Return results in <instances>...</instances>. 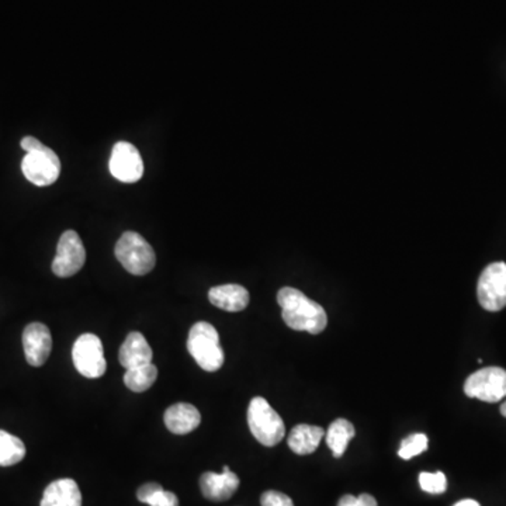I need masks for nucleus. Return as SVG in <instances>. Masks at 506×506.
Returning a JSON list of instances; mask_svg holds the SVG:
<instances>
[{
  "label": "nucleus",
  "instance_id": "nucleus-1",
  "mask_svg": "<svg viewBox=\"0 0 506 506\" xmlns=\"http://www.w3.org/2000/svg\"><path fill=\"white\" fill-rule=\"evenodd\" d=\"M283 321L288 328L318 335L328 325V316L321 304L308 298L297 288L285 287L277 293Z\"/></svg>",
  "mask_w": 506,
  "mask_h": 506
},
{
  "label": "nucleus",
  "instance_id": "nucleus-2",
  "mask_svg": "<svg viewBox=\"0 0 506 506\" xmlns=\"http://www.w3.org/2000/svg\"><path fill=\"white\" fill-rule=\"evenodd\" d=\"M20 145L27 152L22 161L25 179L38 187L55 183L61 173V161L57 154L34 136H24Z\"/></svg>",
  "mask_w": 506,
  "mask_h": 506
},
{
  "label": "nucleus",
  "instance_id": "nucleus-3",
  "mask_svg": "<svg viewBox=\"0 0 506 506\" xmlns=\"http://www.w3.org/2000/svg\"><path fill=\"white\" fill-rule=\"evenodd\" d=\"M187 351L202 370L217 371L224 364L225 354L220 343V335L211 323H194L187 338Z\"/></svg>",
  "mask_w": 506,
  "mask_h": 506
},
{
  "label": "nucleus",
  "instance_id": "nucleus-4",
  "mask_svg": "<svg viewBox=\"0 0 506 506\" xmlns=\"http://www.w3.org/2000/svg\"><path fill=\"white\" fill-rule=\"evenodd\" d=\"M248 425L250 432L263 446L273 447L282 442L286 435L282 417L272 408L263 397H255L248 408Z\"/></svg>",
  "mask_w": 506,
  "mask_h": 506
},
{
  "label": "nucleus",
  "instance_id": "nucleus-5",
  "mask_svg": "<svg viewBox=\"0 0 506 506\" xmlns=\"http://www.w3.org/2000/svg\"><path fill=\"white\" fill-rule=\"evenodd\" d=\"M114 253L124 269L131 275H148L155 267V252L152 249L151 245L136 232H124L116 244Z\"/></svg>",
  "mask_w": 506,
  "mask_h": 506
},
{
  "label": "nucleus",
  "instance_id": "nucleus-6",
  "mask_svg": "<svg viewBox=\"0 0 506 506\" xmlns=\"http://www.w3.org/2000/svg\"><path fill=\"white\" fill-rule=\"evenodd\" d=\"M464 394L480 401L500 402L506 397V370L501 367H485L465 380Z\"/></svg>",
  "mask_w": 506,
  "mask_h": 506
},
{
  "label": "nucleus",
  "instance_id": "nucleus-7",
  "mask_svg": "<svg viewBox=\"0 0 506 506\" xmlns=\"http://www.w3.org/2000/svg\"><path fill=\"white\" fill-rule=\"evenodd\" d=\"M481 307L497 313L506 307V263H491L483 270L477 285Z\"/></svg>",
  "mask_w": 506,
  "mask_h": 506
},
{
  "label": "nucleus",
  "instance_id": "nucleus-8",
  "mask_svg": "<svg viewBox=\"0 0 506 506\" xmlns=\"http://www.w3.org/2000/svg\"><path fill=\"white\" fill-rule=\"evenodd\" d=\"M76 370L88 379H98L106 373L108 363L103 354V343L93 333H83L76 339L72 349Z\"/></svg>",
  "mask_w": 506,
  "mask_h": 506
},
{
  "label": "nucleus",
  "instance_id": "nucleus-9",
  "mask_svg": "<svg viewBox=\"0 0 506 506\" xmlns=\"http://www.w3.org/2000/svg\"><path fill=\"white\" fill-rule=\"evenodd\" d=\"M86 262V250L78 232L65 231L58 242L57 255L51 269L58 277H70L82 269Z\"/></svg>",
  "mask_w": 506,
  "mask_h": 506
},
{
  "label": "nucleus",
  "instance_id": "nucleus-10",
  "mask_svg": "<svg viewBox=\"0 0 506 506\" xmlns=\"http://www.w3.org/2000/svg\"><path fill=\"white\" fill-rule=\"evenodd\" d=\"M110 173L123 183H136L144 174V162L138 149L133 144L121 143L114 145L108 162Z\"/></svg>",
  "mask_w": 506,
  "mask_h": 506
},
{
  "label": "nucleus",
  "instance_id": "nucleus-11",
  "mask_svg": "<svg viewBox=\"0 0 506 506\" xmlns=\"http://www.w3.org/2000/svg\"><path fill=\"white\" fill-rule=\"evenodd\" d=\"M23 348H24L25 361L33 367L45 364L52 349V336L48 326L40 323L25 326L23 333Z\"/></svg>",
  "mask_w": 506,
  "mask_h": 506
},
{
  "label": "nucleus",
  "instance_id": "nucleus-12",
  "mask_svg": "<svg viewBox=\"0 0 506 506\" xmlns=\"http://www.w3.org/2000/svg\"><path fill=\"white\" fill-rule=\"evenodd\" d=\"M238 487H239V478L230 470L228 465H224L221 473H204L200 477L202 495L214 502L230 500L237 492Z\"/></svg>",
  "mask_w": 506,
  "mask_h": 506
},
{
  "label": "nucleus",
  "instance_id": "nucleus-13",
  "mask_svg": "<svg viewBox=\"0 0 506 506\" xmlns=\"http://www.w3.org/2000/svg\"><path fill=\"white\" fill-rule=\"evenodd\" d=\"M164 425L174 435H187L199 427L201 415L192 404H174L164 412Z\"/></svg>",
  "mask_w": 506,
  "mask_h": 506
},
{
  "label": "nucleus",
  "instance_id": "nucleus-14",
  "mask_svg": "<svg viewBox=\"0 0 506 506\" xmlns=\"http://www.w3.org/2000/svg\"><path fill=\"white\" fill-rule=\"evenodd\" d=\"M152 349L145 336L139 333H131L126 336L120 348L118 361L121 366L128 370L133 367L144 366L152 363Z\"/></svg>",
  "mask_w": 506,
  "mask_h": 506
},
{
  "label": "nucleus",
  "instance_id": "nucleus-15",
  "mask_svg": "<svg viewBox=\"0 0 506 506\" xmlns=\"http://www.w3.org/2000/svg\"><path fill=\"white\" fill-rule=\"evenodd\" d=\"M40 506H82V493L75 481L62 478L45 488Z\"/></svg>",
  "mask_w": 506,
  "mask_h": 506
},
{
  "label": "nucleus",
  "instance_id": "nucleus-16",
  "mask_svg": "<svg viewBox=\"0 0 506 506\" xmlns=\"http://www.w3.org/2000/svg\"><path fill=\"white\" fill-rule=\"evenodd\" d=\"M209 300L212 305L228 313H239L248 307L249 293L239 285L217 286L209 291Z\"/></svg>",
  "mask_w": 506,
  "mask_h": 506
},
{
  "label": "nucleus",
  "instance_id": "nucleus-17",
  "mask_svg": "<svg viewBox=\"0 0 506 506\" xmlns=\"http://www.w3.org/2000/svg\"><path fill=\"white\" fill-rule=\"evenodd\" d=\"M325 436V430L321 426L311 425H297L293 427L288 436V446L295 454L305 455L315 452L320 446L321 440Z\"/></svg>",
  "mask_w": 506,
  "mask_h": 506
},
{
  "label": "nucleus",
  "instance_id": "nucleus-18",
  "mask_svg": "<svg viewBox=\"0 0 506 506\" xmlns=\"http://www.w3.org/2000/svg\"><path fill=\"white\" fill-rule=\"evenodd\" d=\"M354 435H356V430H354L353 424L349 422L348 419L339 417L331 424L328 432H326V445H328L329 449L333 450V457L339 459L345 454L346 447H348L349 442L353 439Z\"/></svg>",
  "mask_w": 506,
  "mask_h": 506
},
{
  "label": "nucleus",
  "instance_id": "nucleus-19",
  "mask_svg": "<svg viewBox=\"0 0 506 506\" xmlns=\"http://www.w3.org/2000/svg\"><path fill=\"white\" fill-rule=\"evenodd\" d=\"M156 379H158V369L152 363L133 367L124 374V383L134 392L146 391L154 386Z\"/></svg>",
  "mask_w": 506,
  "mask_h": 506
},
{
  "label": "nucleus",
  "instance_id": "nucleus-20",
  "mask_svg": "<svg viewBox=\"0 0 506 506\" xmlns=\"http://www.w3.org/2000/svg\"><path fill=\"white\" fill-rule=\"evenodd\" d=\"M24 443L6 430H0V467L17 464L24 459Z\"/></svg>",
  "mask_w": 506,
  "mask_h": 506
},
{
  "label": "nucleus",
  "instance_id": "nucleus-21",
  "mask_svg": "<svg viewBox=\"0 0 506 506\" xmlns=\"http://www.w3.org/2000/svg\"><path fill=\"white\" fill-rule=\"evenodd\" d=\"M139 502L149 506H179V500L171 491H164L158 483H148L136 491Z\"/></svg>",
  "mask_w": 506,
  "mask_h": 506
},
{
  "label": "nucleus",
  "instance_id": "nucleus-22",
  "mask_svg": "<svg viewBox=\"0 0 506 506\" xmlns=\"http://www.w3.org/2000/svg\"><path fill=\"white\" fill-rule=\"evenodd\" d=\"M427 445H429V440H427L426 435H409L402 440L398 455L401 459L411 460L415 455L422 454L427 449Z\"/></svg>",
  "mask_w": 506,
  "mask_h": 506
},
{
  "label": "nucleus",
  "instance_id": "nucleus-23",
  "mask_svg": "<svg viewBox=\"0 0 506 506\" xmlns=\"http://www.w3.org/2000/svg\"><path fill=\"white\" fill-rule=\"evenodd\" d=\"M419 485L425 492L440 495V493L446 492L447 478L442 472L421 473L419 474Z\"/></svg>",
  "mask_w": 506,
  "mask_h": 506
},
{
  "label": "nucleus",
  "instance_id": "nucleus-24",
  "mask_svg": "<svg viewBox=\"0 0 506 506\" xmlns=\"http://www.w3.org/2000/svg\"><path fill=\"white\" fill-rule=\"evenodd\" d=\"M262 506H295L290 497L278 491H266L260 497Z\"/></svg>",
  "mask_w": 506,
  "mask_h": 506
},
{
  "label": "nucleus",
  "instance_id": "nucleus-25",
  "mask_svg": "<svg viewBox=\"0 0 506 506\" xmlns=\"http://www.w3.org/2000/svg\"><path fill=\"white\" fill-rule=\"evenodd\" d=\"M358 503L359 506H377L376 498L369 493H361V497H358Z\"/></svg>",
  "mask_w": 506,
  "mask_h": 506
},
{
  "label": "nucleus",
  "instance_id": "nucleus-26",
  "mask_svg": "<svg viewBox=\"0 0 506 506\" xmlns=\"http://www.w3.org/2000/svg\"><path fill=\"white\" fill-rule=\"evenodd\" d=\"M338 506H359L358 497H353V495H343V497L339 500Z\"/></svg>",
  "mask_w": 506,
  "mask_h": 506
},
{
  "label": "nucleus",
  "instance_id": "nucleus-27",
  "mask_svg": "<svg viewBox=\"0 0 506 506\" xmlns=\"http://www.w3.org/2000/svg\"><path fill=\"white\" fill-rule=\"evenodd\" d=\"M453 506H480V503H478L477 501L474 500H463Z\"/></svg>",
  "mask_w": 506,
  "mask_h": 506
},
{
  "label": "nucleus",
  "instance_id": "nucleus-28",
  "mask_svg": "<svg viewBox=\"0 0 506 506\" xmlns=\"http://www.w3.org/2000/svg\"><path fill=\"white\" fill-rule=\"evenodd\" d=\"M501 414H502V417H506V401L501 405Z\"/></svg>",
  "mask_w": 506,
  "mask_h": 506
}]
</instances>
